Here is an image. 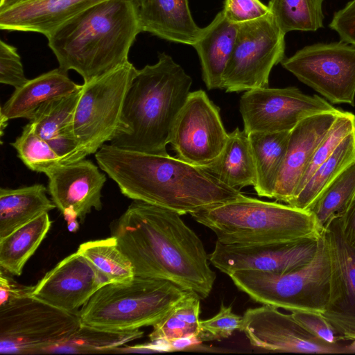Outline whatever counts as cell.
Wrapping results in <instances>:
<instances>
[{
    "mask_svg": "<svg viewBox=\"0 0 355 355\" xmlns=\"http://www.w3.org/2000/svg\"><path fill=\"white\" fill-rule=\"evenodd\" d=\"M114 236L135 275L169 280L207 297L216 274L196 234L173 211L133 200L116 220Z\"/></svg>",
    "mask_w": 355,
    "mask_h": 355,
    "instance_id": "cell-1",
    "label": "cell"
},
{
    "mask_svg": "<svg viewBox=\"0 0 355 355\" xmlns=\"http://www.w3.org/2000/svg\"><path fill=\"white\" fill-rule=\"evenodd\" d=\"M99 168L125 196L173 211L193 214L243 194L202 167L169 155L148 154L105 144L95 153Z\"/></svg>",
    "mask_w": 355,
    "mask_h": 355,
    "instance_id": "cell-2",
    "label": "cell"
},
{
    "mask_svg": "<svg viewBox=\"0 0 355 355\" xmlns=\"http://www.w3.org/2000/svg\"><path fill=\"white\" fill-rule=\"evenodd\" d=\"M142 32L132 0H105L68 19L46 37L59 67L90 81L128 60Z\"/></svg>",
    "mask_w": 355,
    "mask_h": 355,
    "instance_id": "cell-3",
    "label": "cell"
},
{
    "mask_svg": "<svg viewBox=\"0 0 355 355\" xmlns=\"http://www.w3.org/2000/svg\"><path fill=\"white\" fill-rule=\"evenodd\" d=\"M191 85L192 78L165 53L159 55L155 64L137 70L124 99L120 128L110 144L168 155L172 128Z\"/></svg>",
    "mask_w": 355,
    "mask_h": 355,
    "instance_id": "cell-4",
    "label": "cell"
},
{
    "mask_svg": "<svg viewBox=\"0 0 355 355\" xmlns=\"http://www.w3.org/2000/svg\"><path fill=\"white\" fill-rule=\"evenodd\" d=\"M227 245L304 242L318 239L322 231L313 214L288 204L242 196L191 214Z\"/></svg>",
    "mask_w": 355,
    "mask_h": 355,
    "instance_id": "cell-5",
    "label": "cell"
},
{
    "mask_svg": "<svg viewBox=\"0 0 355 355\" xmlns=\"http://www.w3.org/2000/svg\"><path fill=\"white\" fill-rule=\"evenodd\" d=\"M190 291L166 279L135 275L100 288L78 312L81 324L130 331L153 326Z\"/></svg>",
    "mask_w": 355,
    "mask_h": 355,
    "instance_id": "cell-6",
    "label": "cell"
},
{
    "mask_svg": "<svg viewBox=\"0 0 355 355\" xmlns=\"http://www.w3.org/2000/svg\"><path fill=\"white\" fill-rule=\"evenodd\" d=\"M235 286L262 304L290 312L323 314L328 302L330 262L323 232L313 258L285 273L239 270L228 275Z\"/></svg>",
    "mask_w": 355,
    "mask_h": 355,
    "instance_id": "cell-7",
    "label": "cell"
},
{
    "mask_svg": "<svg viewBox=\"0 0 355 355\" xmlns=\"http://www.w3.org/2000/svg\"><path fill=\"white\" fill-rule=\"evenodd\" d=\"M137 70L128 61L82 85L73 119L78 148L69 162L95 154L114 139L120 128L126 93Z\"/></svg>",
    "mask_w": 355,
    "mask_h": 355,
    "instance_id": "cell-8",
    "label": "cell"
},
{
    "mask_svg": "<svg viewBox=\"0 0 355 355\" xmlns=\"http://www.w3.org/2000/svg\"><path fill=\"white\" fill-rule=\"evenodd\" d=\"M81 325L69 313L30 294L0 306L1 354H46L67 340Z\"/></svg>",
    "mask_w": 355,
    "mask_h": 355,
    "instance_id": "cell-9",
    "label": "cell"
},
{
    "mask_svg": "<svg viewBox=\"0 0 355 355\" xmlns=\"http://www.w3.org/2000/svg\"><path fill=\"white\" fill-rule=\"evenodd\" d=\"M285 35L270 12L239 24L223 75V89L227 92H240L268 87L272 69L284 60Z\"/></svg>",
    "mask_w": 355,
    "mask_h": 355,
    "instance_id": "cell-10",
    "label": "cell"
},
{
    "mask_svg": "<svg viewBox=\"0 0 355 355\" xmlns=\"http://www.w3.org/2000/svg\"><path fill=\"white\" fill-rule=\"evenodd\" d=\"M281 64L331 103L355 105V46L343 41L314 44Z\"/></svg>",
    "mask_w": 355,
    "mask_h": 355,
    "instance_id": "cell-11",
    "label": "cell"
},
{
    "mask_svg": "<svg viewBox=\"0 0 355 355\" xmlns=\"http://www.w3.org/2000/svg\"><path fill=\"white\" fill-rule=\"evenodd\" d=\"M239 110L243 130L249 134L291 131L305 118L341 110L324 98L305 94L295 87H268L245 91L240 99Z\"/></svg>",
    "mask_w": 355,
    "mask_h": 355,
    "instance_id": "cell-12",
    "label": "cell"
},
{
    "mask_svg": "<svg viewBox=\"0 0 355 355\" xmlns=\"http://www.w3.org/2000/svg\"><path fill=\"white\" fill-rule=\"evenodd\" d=\"M220 110L202 89L191 92L172 128L169 144L176 157L203 167L222 153L227 140Z\"/></svg>",
    "mask_w": 355,
    "mask_h": 355,
    "instance_id": "cell-13",
    "label": "cell"
},
{
    "mask_svg": "<svg viewBox=\"0 0 355 355\" xmlns=\"http://www.w3.org/2000/svg\"><path fill=\"white\" fill-rule=\"evenodd\" d=\"M240 331L251 345L273 352L345 354V345H331L305 331L279 309L263 304L244 313Z\"/></svg>",
    "mask_w": 355,
    "mask_h": 355,
    "instance_id": "cell-14",
    "label": "cell"
},
{
    "mask_svg": "<svg viewBox=\"0 0 355 355\" xmlns=\"http://www.w3.org/2000/svg\"><path fill=\"white\" fill-rule=\"evenodd\" d=\"M44 174L49 180L48 192L70 232L78 230V219L83 222L92 209H102L101 191L106 176L91 160L61 163Z\"/></svg>",
    "mask_w": 355,
    "mask_h": 355,
    "instance_id": "cell-15",
    "label": "cell"
},
{
    "mask_svg": "<svg viewBox=\"0 0 355 355\" xmlns=\"http://www.w3.org/2000/svg\"><path fill=\"white\" fill-rule=\"evenodd\" d=\"M330 262L328 302L322 315L344 342L355 338V248L334 220L323 232Z\"/></svg>",
    "mask_w": 355,
    "mask_h": 355,
    "instance_id": "cell-16",
    "label": "cell"
},
{
    "mask_svg": "<svg viewBox=\"0 0 355 355\" xmlns=\"http://www.w3.org/2000/svg\"><path fill=\"white\" fill-rule=\"evenodd\" d=\"M318 239L244 245H227L216 241L209 259L227 275L246 270L285 273L304 266L313 258Z\"/></svg>",
    "mask_w": 355,
    "mask_h": 355,
    "instance_id": "cell-17",
    "label": "cell"
},
{
    "mask_svg": "<svg viewBox=\"0 0 355 355\" xmlns=\"http://www.w3.org/2000/svg\"><path fill=\"white\" fill-rule=\"evenodd\" d=\"M111 283L86 257L76 251L49 270L32 286L30 295L59 309L78 313L92 295Z\"/></svg>",
    "mask_w": 355,
    "mask_h": 355,
    "instance_id": "cell-18",
    "label": "cell"
},
{
    "mask_svg": "<svg viewBox=\"0 0 355 355\" xmlns=\"http://www.w3.org/2000/svg\"><path fill=\"white\" fill-rule=\"evenodd\" d=\"M342 112L309 116L290 131L286 155L272 198L286 204L293 199L316 148Z\"/></svg>",
    "mask_w": 355,
    "mask_h": 355,
    "instance_id": "cell-19",
    "label": "cell"
},
{
    "mask_svg": "<svg viewBox=\"0 0 355 355\" xmlns=\"http://www.w3.org/2000/svg\"><path fill=\"white\" fill-rule=\"evenodd\" d=\"M105 0H31L0 12V28L47 37L60 25Z\"/></svg>",
    "mask_w": 355,
    "mask_h": 355,
    "instance_id": "cell-20",
    "label": "cell"
},
{
    "mask_svg": "<svg viewBox=\"0 0 355 355\" xmlns=\"http://www.w3.org/2000/svg\"><path fill=\"white\" fill-rule=\"evenodd\" d=\"M142 31L168 41L193 46L201 28L188 0H132Z\"/></svg>",
    "mask_w": 355,
    "mask_h": 355,
    "instance_id": "cell-21",
    "label": "cell"
},
{
    "mask_svg": "<svg viewBox=\"0 0 355 355\" xmlns=\"http://www.w3.org/2000/svg\"><path fill=\"white\" fill-rule=\"evenodd\" d=\"M80 92L81 89L44 103L29 121L35 133L60 157L61 163L69 162L78 148L73 119Z\"/></svg>",
    "mask_w": 355,
    "mask_h": 355,
    "instance_id": "cell-22",
    "label": "cell"
},
{
    "mask_svg": "<svg viewBox=\"0 0 355 355\" xmlns=\"http://www.w3.org/2000/svg\"><path fill=\"white\" fill-rule=\"evenodd\" d=\"M239 24L220 11L193 44L200 59L203 81L208 89H223V75L236 40Z\"/></svg>",
    "mask_w": 355,
    "mask_h": 355,
    "instance_id": "cell-23",
    "label": "cell"
},
{
    "mask_svg": "<svg viewBox=\"0 0 355 355\" xmlns=\"http://www.w3.org/2000/svg\"><path fill=\"white\" fill-rule=\"evenodd\" d=\"M81 87L82 85L69 78L67 71L60 67L54 69L15 89L1 108V119L7 121L19 118L30 121L44 103L72 94Z\"/></svg>",
    "mask_w": 355,
    "mask_h": 355,
    "instance_id": "cell-24",
    "label": "cell"
},
{
    "mask_svg": "<svg viewBox=\"0 0 355 355\" xmlns=\"http://www.w3.org/2000/svg\"><path fill=\"white\" fill-rule=\"evenodd\" d=\"M42 184L0 189V239L56 207Z\"/></svg>",
    "mask_w": 355,
    "mask_h": 355,
    "instance_id": "cell-25",
    "label": "cell"
},
{
    "mask_svg": "<svg viewBox=\"0 0 355 355\" xmlns=\"http://www.w3.org/2000/svg\"><path fill=\"white\" fill-rule=\"evenodd\" d=\"M202 168L230 187L240 190L254 187L256 171L248 135L239 128L228 133L220 155Z\"/></svg>",
    "mask_w": 355,
    "mask_h": 355,
    "instance_id": "cell-26",
    "label": "cell"
},
{
    "mask_svg": "<svg viewBox=\"0 0 355 355\" xmlns=\"http://www.w3.org/2000/svg\"><path fill=\"white\" fill-rule=\"evenodd\" d=\"M289 134L290 131L248 134L256 171L254 188L259 196L273 198Z\"/></svg>",
    "mask_w": 355,
    "mask_h": 355,
    "instance_id": "cell-27",
    "label": "cell"
},
{
    "mask_svg": "<svg viewBox=\"0 0 355 355\" xmlns=\"http://www.w3.org/2000/svg\"><path fill=\"white\" fill-rule=\"evenodd\" d=\"M51 225L48 213L33 219L0 239V266L13 275L23 268L45 238Z\"/></svg>",
    "mask_w": 355,
    "mask_h": 355,
    "instance_id": "cell-28",
    "label": "cell"
},
{
    "mask_svg": "<svg viewBox=\"0 0 355 355\" xmlns=\"http://www.w3.org/2000/svg\"><path fill=\"white\" fill-rule=\"evenodd\" d=\"M355 162V129L338 144L334 153L311 175L288 204L309 211L327 187Z\"/></svg>",
    "mask_w": 355,
    "mask_h": 355,
    "instance_id": "cell-29",
    "label": "cell"
},
{
    "mask_svg": "<svg viewBox=\"0 0 355 355\" xmlns=\"http://www.w3.org/2000/svg\"><path fill=\"white\" fill-rule=\"evenodd\" d=\"M200 297L190 291L161 320L149 335L152 342L173 343L196 339L200 334ZM199 342V341H198Z\"/></svg>",
    "mask_w": 355,
    "mask_h": 355,
    "instance_id": "cell-30",
    "label": "cell"
},
{
    "mask_svg": "<svg viewBox=\"0 0 355 355\" xmlns=\"http://www.w3.org/2000/svg\"><path fill=\"white\" fill-rule=\"evenodd\" d=\"M138 329L114 331L83 324L67 340L50 348L51 353H110L116 352L119 347L143 336Z\"/></svg>",
    "mask_w": 355,
    "mask_h": 355,
    "instance_id": "cell-31",
    "label": "cell"
},
{
    "mask_svg": "<svg viewBox=\"0 0 355 355\" xmlns=\"http://www.w3.org/2000/svg\"><path fill=\"white\" fill-rule=\"evenodd\" d=\"M354 195L355 162L327 187L309 209L322 232L344 214Z\"/></svg>",
    "mask_w": 355,
    "mask_h": 355,
    "instance_id": "cell-32",
    "label": "cell"
},
{
    "mask_svg": "<svg viewBox=\"0 0 355 355\" xmlns=\"http://www.w3.org/2000/svg\"><path fill=\"white\" fill-rule=\"evenodd\" d=\"M77 252L86 257L110 282H121L135 276L130 259L120 249L116 239L111 237L80 244Z\"/></svg>",
    "mask_w": 355,
    "mask_h": 355,
    "instance_id": "cell-33",
    "label": "cell"
},
{
    "mask_svg": "<svg viewBox=\"0 0 355 355\" xmlns=\"http://www.w3.org/2000/svg\"><path fill=\"white\" fill-rule=\"evenodd\" d=\"M324 0H270L268 7L286 34L293 31H316L323 27Z\"/></svg>",
    "mask_w": 355,
    "mask_h": 355,
    "instance_id": "cell-34",
    "label": "cell"
},
{
    "mask_svg": "<svg viewBox=\"0 0 355 355\" xmlns=\"http://www.w3.org/2000/svg\"><path fill=\"white\" fill-rule=\"evenodd\" d=\"M10 145L24 165L33 171L45 173L61 164L60 157L35 133L30 122L24 126L21 135Z\"/></svg>",
    "mask_w": 355,
    "mask_h": 355,
    "instance_id": "cell-35",
    "label": "cell"
},
{
    "mask_svg": "<svg viewBox=\"0 0 355 355\" xmlns=\"http://www.w3.org/2000/svg\"><path fill=\"white\" fill-rule=\"evenodd\" d=\"M354 129L355 114L350 112L343 111L337 116L316 148L309 166L299 184L295 196L308 181L317 168L334 153L342 140Z\"/></svg>",
    "mask_w": 355,
    "mask_h": 355,
    "instance_id": "cell-36",
    "label": "cell"
},
{
    "mask_svg": "<svg viewBox=\"0 0 355 355\" xmlns=\"http://www.w3.org/2000/svg\"><path fill=\"white\" fill-rule=\"evenodd\" d=\"M243 316L235 314L231 306L221 303L219 311L212 318L200 320L199 342L220 340L229 338L234 331L239 330Z\"/></svg>",
    "mask_w": 355,
    "mask_h": 355,
    "instance_id": "cell-37",
    "label": "cell"
},
{
    "mask_svg": "<svg viewBox=\"0 0 355 355\" xmlns=\"http://www.w3.org/2000/svg\"><path fill=\"white\" fill-rule=\"evenodd\" d=\"M28 81L17 49L0 42V83L18 88Z\"/></svg>",
    "mask_w": 355,
    "mask_h": 355,
    "instance_id": "cell-38",
    "label": "cell"
},
{
    "mask_svg": "<svg viewBox=\"0 0 355 355\" xmlns=\"http://www.w3.org/2000/svg\"><path fill=\"white\" fill-rule=\"evenodd\" d=\"M290 314L300 327L316 338L331 345L341 344L340 337L322 314L302 311H293Z\"/></svg>",
    "mask_w": 355,
    "mask_h": 355,
    "instance_id": "cell-39",
    "label": "cell"
},
{
    "mask_svg": "<svg viewBox=\"0 0 355 355\" xmlns=\"http://www.w3.org/2000/svg\"><path fill=\"white\" fill-rule=\"evenodd\" d=\"M222 10L227 19L235 24L252 21L270 12L268 6L259 0H225Z\"/></svg>",
    "mask_w": 355,
    "mask_h": 355,
    "instance_id": "cell-40",
    "label": "cell"
},
{
    "mask_svg": "<svg viewBox=\"0 0 355 355\" xmlns=\"http://www.w3.org/2000/svg\"><path fill=\"white\" fill-rule=\"evenodd\" d=\"M329 27L338 34L341 41L355 46V0L334 14Z\"/></svg>",
    "mask_w": 355,
    "mask_h": 355,
    "instance_id": "cell-41",
    "label": "cell"
},
{
    "mask_svg": "<svg viewBox=\"0 0 355 355\" xmlns=\"http://www.w3.org/2000/svg\"><path fill=\"white\" fill-rule=\"evenodd\" d=\"M32 286H19L1 271L0 275V306L11 301L31 293Z\"/></svg>",
    "mask_w": 355,
    "mask_h": 355,
    "instance_id": "cell-42",
    "label": "cell"
},
{
    "mask_svg": "<svg viewBox=\"0 0 355 355\" xmlns=\"http://www.w3.org/2000/svg\"><path fill=\"white\" fill-rule=\"evenodd\" d=\"M338 223L346 241L355 248V195Z\"/></svg>",
    "mask_w": 355,
    "mask_h": 355,
    "instance_id": "cell-43",
    "label": "cell"
},
{
    "mask_svg": "<svg viewBox=\"0 0 355 355\" xmlns=\"http://www.w3.org/2000/svg\"><path fill=\"white\" fill-rule=\"evenodd\" d=\"M31 0H1L0 12Z\"/></svg>",
    "mask_w": 355,
    "mask_h": 355,
    "instance_id": "cell-44",
    "label": "cell"
},
{
    "mask_svg": "<svg viewBox=\"0 0 355 355\" xmlns=\"http://www.w3.org/2000/svg\"><path fill=\"white\" fill-rule=\"evenodd\" d=\"M355 339V338H354Z\"/></svg>",
    "mask_w": 355,
    "mask_h": 355,
    "instance_id": "cell-45",
    "label": "cell"
}]
</instances>
